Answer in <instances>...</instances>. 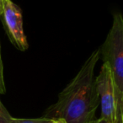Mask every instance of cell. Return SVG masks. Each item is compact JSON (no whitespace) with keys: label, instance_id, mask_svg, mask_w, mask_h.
<instances>
[{"label":"cell","instance_id":"5b68a950","mask_svg":"<svg viewBox=\"0 0 123 123\" xmlns=\"http://www.w3.org/2000/svg\"><path fill=\"white\" fill-rule=\"evenodd\" d=\"M52 120L47 117L40 118H14L13 117V123H51Z\"/></svg>","mask_w":123,"mask_h":123},{"label":"cell","instance_id":"6da1fadb","mask_svg":"<svg viewBox=\"0 0 123 123\" xmlns=\"http://www.w3.org/2000/svg\"><path fill=\"white\" fill-rule=\"evenodd\" d=\"M99 56V49H96L59 94L57 101L46 110L44 117L63 119L67 123H89L95 119L99 97L94 68Z\"/></svg>","mask_w":123,"mask_h":123},{"label":"cell","instance_id":"3957f363","mask_svg":"<svg viewBox=\"0 0 123 123\" xmlns=\"http://www.w3.org/2000/svg\"><path fill=\"white\" fill-rule=\"evenodd\" d=\"M2 20L11 43L19 51L29 47L23 27L21 9L11 0H3Z\"/></svg>","mask_w":123,"mask_h":123},{"label":"cell","instance_id":"9c48e42d","mask_svg":"<svg viewBox=\"0 0 123 123\" xmlns=\"http://www.w3.org/2000/svg\"><path fill=\"white\" fill-rule=\"evenodd\" d=\"M51 123H67V122L63 119H54L52 120V121Z\"/></svg>","mask_w":123,"mask_h":123},{"label":"cell","instance_id":"8992f818","mask_svg":"<svg viewBox=\"0 0 123 123\" xmlns=\"http://www.w3.org/2000/svg\"><path fill=\"white\" fill-rule=\"evenodd\" d=\"M0 123H13V117L0 100Z\"/></svg>","mask_w":123,"mask_h":123},{"label":"cell","instance_id":"277c9868","mask_svg":"<svg viewBox=\"0 0 123 123\" xmlns=\"http://www.w3.org/2000/svg\"><path fill=\"white\" fill-rule=\"evenodd\" d=\"M99 104L101 105V116L110 123H116V97L112 76L109 67L103 62L99 75L95 77Z\"/></svg>","mask_w":123,"mask_h":123},{"label":"cell","instance_id":"30bf717a","mask_svg":"<svg viewBox=\"0 0 123 123\" xmlns=\"http://www.w3.org/2000/svg\"><path fill=\"white\" fill-rule=\"evenodd\" d=\"M2 9H3V0H0V17L2 14Z\"/></svg>","mask_w":123,"mask_h":123},{"label":"cell","instance_id":"52a82bcc","mask_svg":"<svg viewBox=\"0 0 123 123\" xmlns=\"http://www.w3.org/2000/svg\"><path fill=\"white\" fill-rule=\"evenodd\" d=\"M6 88L4 78V64L1 56V46H0V94H5Z\"/></svg>","mask_w":123,"mask_h":123},{"label":"cell","instance_id":"ba28073f","mask_svg":"<svg viewBox=\"0 0 123 123\" xmlns=\"http://www.w3.org/2000/svg\"><path fill=\"white\" fill-rule=\"evenodd\" d=\"M89 123H110V122L108 121H106L105 119H104V118L99 117L98 119H94L93 121H89Z\"/></svg>","mask_w":123,"mask_h":123},{"label":"cell","instance_id":"7a4b0ae2","mask_svg":"<svg viewBox=\"0 0 123 123\" xmlns=\"http://www.w3.org/2000/svg\"><path fill=\"white\" fill-rule=\"evenodd\" d=\"M99 55L111 70L116 97V123H123V18L120 13L113 16V23Z\"/></svg>","mask_w":123,"mask_h":123}]
</instances>
